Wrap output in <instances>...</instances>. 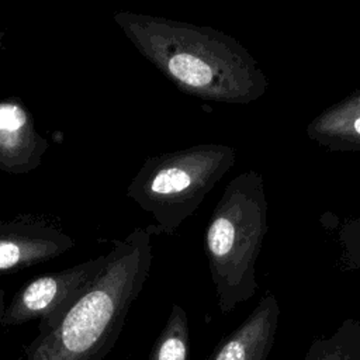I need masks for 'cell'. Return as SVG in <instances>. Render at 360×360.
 I'll return each mask as SVG.
<instances>
[{
  "mask_svg": "<svg viewBox=\"0 0 360 360\" xmlns=\"http://www.w3.org/2000/svg\"><path fill=\"white\" fill-rule=\"evenodd\" d=\"M188 318L179 304H173L167 321L150 349L148 360H188Z\"/></svg>",
  "mask_w": 360,
  "mask_h": 360,
  "instance_id": "11",
  "label": "cell"
},
{
  "mask_svg": "<svg viewBox=\"0 0 360 360\" xmlns=\"http://www.w3.org/2000/svg\"><path fill=\"white\" fill-rule=\"evenodd\" d=\"M236 162L233 146L198 143L148 156L127 195L150 214L159 233L173 236Z\"/></svg>",
  "mask_w": 360,
  "mask_h": 360,
  "instance_id": "4",
  "label": "cell"
},
{
  "mask_svg": "<svg viewBox=\"0 0 360 360\" xmlns=\"http://www.w3.org/2000/svg\"><path fill=\"white\" fill-rule=\"evenodd\" d=\"M342 264L360 271V215L345 221L338 229Z\"/></svg>",
  "mask_w": 360,
  "mask_h": 360,
  "instance_id": "12",
  "label": "cell"
},
{
  "mask_svg": "<svg viewBox=\"0 0 360 360\" xmlns=\"http://www.w3.org/2000/svg\"><path fill=\"white\" fill-rule=\"evenodd\" d=\"M304 360H360V319L346 318L332 335L314 339Z\"/></svg>",
  "mask_w": 360,
  "mask_h": 360,
  "instance_id": "10",
  "label": "cell"
},
{
  "mask_svg": "<svg viewBox=\"0 0 360 360\" xmlns=\"http://www.w3.org/2000/svg\"><path fill=\"white\" fill-rule=\"evenodd\" d=\"M48 148V139L35 128L21 98L0 100V170L13 174L30 173L41 165Z\"/></svg>",
  "mask_w": 360,
  "mask_h": 360,
  "instance_id": "7",
  "label": "cell"
},
{
  "mask_svg": "<svg viewBox=\"0 0 360 360\" xmlns=\"http://www.w3.org/2000/svg\"><path fill=\"white\" fill-rule=\"evenodd\" d=\"M278 318V301L267 291L248 318L217 345L207 360H267Z\"/></svg>",
  "mask_w": 360,
  "mask_h": 360,
  "instance_id": "8",
  "label": "cell"
},
{
  "mask_svg": "<svg viewBox=\"0 0 360 360\" xmlns=\"http://www.w3.org/2000/svg\"><path fill=\"white\" fill-rule=\"evenodd\" d=\"M155 235L150 224L114 239L107 266L53 329L38 332L25 360H103L149 277Z\"/></svg>",
  "mask_w": 360,
  "mask_h": 360,
  "instance_id": "2",
  "label": "cell"
},
{
  "mask_svg": "<svg viewBox=\"0 0 360 360\" xmlns=\"http://www.w3.org/2000/svg\"><path fill=\"white\" fill-rule=\"evenodd\" d=\"M305 132L330 152H360V89L315 115Z\"/></svg>",
  "mask_w": 360,
  "mask_h": 360,
  "instance_id": "9",
  "label": "cell"
},
{
  "mask_svg": "<svg viewBox=\"0 0 360 360\" xmlns=\"http://www.w3.org/2000/svg\"><path fill=\"white\" fill-rule=\"evenodd\" d=\"M112 20L134 48L188 96L249 104L267 91L269 79L256 59L226 32L124 10Z\"/></svg>",
  "mask_w": 360,
  "mask_h": 360,
  "instance_id": "1",
  "label": "cell"
},
{
  "mask_svg": "<svg viewBox=\"0 0 360 360\" xmlns=\"http://www.w3.org/2000/svg\"><path fill=\"white\" fill-rule=\"evenodd\" d=\"M263 174L249 169L224 188L204 231V252L218 307L229 314L259 288L256 262L267 233Z\"/></svg>",
  "mask_w": 360,
  "mask_h": 360,
  "instance_id": "3",
  "label": "cell"
},
{
  "mask_svg": "<svg viewBox=\"0 0 360 360\" xmlns=\"http://www.w3.org/2000/svg\"><path fill=\"white\" fill-rule=\"evenodd\" d=\"M108 263V253L24 283L7 304L3 326L39 321L38 332L53 329Z\"/></svg>",
  "mask_w": 360,
  "mask_h": 360,
  "instance_id": "5",
  "label": "cell"
},
{
  "mask_svg": "<svg viewBox=\"0 0 360 360\" xmlns=\"http://www.w3.org/2000/svg\"><path fill=\"white\" fill-rule=\"evenodd\" d=\"M75 246L59 219L45 214H18L0 221V273H14L53 260Z\"/></svg>",
  "mask_w": 360,
  "mask_h": 360,
  "instance_id": "6",
  "label": "cell"
}]
</instances>
